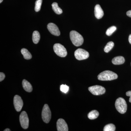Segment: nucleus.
<instances>
[{"label": "nucleus", "mask_w": 131, "mask_h": 131, "mask_svg": "<svg viewBox=\"0 0 131 131\" xmlns=\"http://www.w3.org/2000/svg\"><path fill=\"white\" fill-rule=\"evenodd\" d=\"M4 131H11V130L9 129H5L4 130Z\"/></svg>", "instance_id": "cd10ccee"}, {"label": "nucleus", "mask_w": 131, "mask_h": 131, "mask_svg": "<svg viewBox=\"0 0 131 131\" xmlns=\"http://www.w3.org/2000/svg\"><path fill=\"white\" fill-rule=\"evenodd\" d=\"M95 16L97 19H100L104 15L103 9L99 5H96L94 8Z\"/></svg>", "instance_id": "f8f14e48"}, {"label": "nucleus", "mask_w": 131, "mask_h": 131, "mask_svg": "<svg viewBox=\"0 0 131 131\" xmlns=\"http://www.w3.org/2000/svg\"><path fill=\"white\" fill-rule=\"evenodd\" d=\"M57 131H68L69 130L67 123L62 118L58 119L57 122Z\"/></svg>", "instance_id": "9d476101"}, {"label": "nucleus", "mask_w": 131, "mask_h": 131, "mask_svg": "<svg viewBox=\"0 0 131 131\" xmlns=\"http://www.w3.org/2000/svg\"><path fill=\"white\" fill-rule=\"evenodd\" d=\"M19 120L21 127L24 129H27L29 126V119L27 114L25 111H23L20 114Z\"/></svg>", "instance_id": "6e6552de"}, {"label": "nucleus", "mask_w": 131, "mask_h": 131, "mask_svg": "<svg viewBox=\"0 0 131 131\" xmlns=\"http://www.w3.org/2000/svg\"><path fill=\"white\" fill-rule=\"evenodd\" d=\"M118 75L111 71H103L98 76V80L100 81H108L116 80L118 78Z\"/></svg>", "instance_id": "f257e3e1"}, {"label": "nucleus", "mask_w": 131, "mask_h": 131, "mask_svg": "<svg viewBox=\"0 0 131 131\" xmlns=\"http://www.w3.org/2000/svg\"><path fill=\"white\" fill-rule=\"evenodd\" d=\"M125 62V59L124 57L118 56L115 57L112 60V62L115 65H120L124 64Z\"/></svg>", "instance_id": "ddd939ff"}, {"label": "nucleus", "mask_w": 131, "mask_h": 131, "mask_svg": "<svg viewBox=\"0 0 131 131\" xmlns=\"http://www.w3.org/2000/svg\"><path fill=\"white\" fill-rule=\"evenodd\" d=\"M99 113L97 110H93L91 111L88 114V117L89 119L93 120L98 118Z\"/></svg>", "instance_id": "a211bd4d"}, {"label": "nucleus", "mask_w": 131, "mask_h": 131, "mask_svg": "<svg viewBox=\"0 0 131 131\" xmlns=\"http://www.w3.org/2000/svg\"><path fill=\"white\" fill-rule=\"evenodd\" d=\"M53 48L55 53L58 56L65 57L67 56L68 53L66 49L61 44H55L54 45Z\"/></svg>", "instance_id": "39448f33"}, {"label": "nucleus", "mask_w": 131, "mask_h": 131, "mask_svg": "<svg viewBox=\"0 0 131 131\" xmlns=\"http://www.w3.org/2000/svg\"><path fill=\"white\" fill-rule=\"evenodd\" d=\"M115 106L117 111L121 114H123L126 112L127 110V105L124 98L120 97L116 100Z\"/></svg>", "instance_id": "7ed1b4c3"}, {"label": "nucleus", "mask_w": 131, "mask_h": 131, "mask_svg": "<svg viewBox=\"0 0 131 131\" xmlns=\"http://www.w3.org/2000/svg\"><path fill=\"white\" fill-rule=\"evenodd\" d=\"M60 90L64 93H67L69 90V87L66 84H62L60 86Z\"/></svg>", "instance_id": "5701e85b"}, {"label": "nucleus", "mask_w": 131, "mask_h": 131, "mask_svg": "<svg viewBox=\"0 0 131 131\" xmlns=\"http://www.w3.org/2000/svg\"><path fill=\"white\" fill-rule=\"evenodd\" d=\"M126 15L127 16L131 18V10L128 11V12H127Z\"/></svg>", "instance_id": "a878e982"}, {"label": "nucleus", "mask_w": 131, "mask_h": 131, "mask_svg": "<svg viewBox=\"0 0 131 131\" xmlns=\"http://www.w3.org/2000/svg\"><path fill=\"white\" fill-rule=\"evenodd\" d=\"M115 129H116V127L114 124H108L104 127L103 131H114L115 130Z\"/></svg>", "instance_id": "aec40b11"}, {"label": "nucleus", "mask_w": 131, "mask_h": 131, "mask_svg": "<svg viewBox=\"0 0 131 131\" xmlns=\"http://www.w3.org/2000/svg\"><path fill=\"white\" fill-rule=\"evenodd\" d=\"M74 56L77 60L81 61L88 58L89 57V54L84 49H78L75 51Z\"/></svg>", "instance_id": "423d86ee"}, {"label": "nucleus", "mask_w": 131, "mask_h": 131, "mask_svg": "<svg viewBox=\"0 0 131 131\" xmlns=\"http://www.w3.org/2000/svg\"><path fill=\"white\" fill-rule=\"evenodd\" d=\"M52 7L53 11L56 14L60 15L62 13V10L58 6V4L57 3H53L52 4Z\"/></svg>", "instance_id": "2eb2a0df"}, {"label": "nucleus", "mask_w": 131, "mask_h": 131, "mask_svg": "<svg viewBox=\"0 0 131 131\" xmlns=\"http://www.w3.org/2000/svg\"><path fill=\"white\" fill-rule=\"evenodd\" d=\"M129 41L130 43L131 44V34L129 36Z\"/></svg>", "instance_id": "bb28decb"}, {"label": "nucleus", "mask_w": 131, "mask_h": 131, "mask_svg": "<svg viewBox=\"0 0 131 131\" xmlns=\"http://www.w3.org/2000/svg\"><path fill=\"white\" fill-rule=\"evenodd\" d=\"M21 52L25 59L29 60L32 58L31 54L28 51L27 49L23 48L21 49Z\"/></svg>", "instance_id": "f3484780"}, {"label": "nucleus", "mask_w": 131, "mask_h": 131, "mask_svg": "<svg viewBox=\"0 0 131 131\" xmlns=\"http://www.w3.org/2000/svg\"><path fill=\"white\" fill-rule=\"evenodd\" d=\"M42 117L43 121L48 124L51 119V113L50 108L47 104H45L42 109Z\"/></svg>", "instance_id": "20e7f679"}, {"label": "nucleus", "mask_w": 131, "mask_h": 131, "mask_svg": "<svg viewBox=\"0 0 131 131\" xmlns=\"http://www.w3.org/2000/svg\"><path fill=\"white\" fill-rule=\"evenodd\" d=\"M114 46V43L113 42H108L104 48V51L106 53L109 52L113 49Z\"/></svg>", "instance_id": "6ab92c4d"}, {"label": "nucleus", "mask_w": 131, "mask_h": 131, "mask_svg": "<svg viewBox=\"0 0 131 131\" xmlns=\"http://www.w3.org/2000/svg\"><path fill=\"white\" fill-rule=\"evenodd\" d=\"M126 95L127 96H130V98H129V101L130 103H131V91H127L126 93Z\"/></svg>", "instance_id": "393cba45"}, {"label": "nucleus", "mask_w": 131, "mask_h": 131, "mask_svg": "<svg viewBox=\"0 0 131 131\" xmlns=\"http://www.w3.org/2000/svg\"><path fill=\"white\" fill-rule=\"evenodd\" d=\"M117 28L115 26H113L108 28L106 31V34L107 36H110L115 31H116Z\"/></svg>", "instance_id": "4be33fe9"}, {"label": "nucleus", "mask_w": 131, "mask_h": 131, "mask_svg": "<svg viewBox=\"0 0 131 131\" xmlns=\"http://www.w3.org/2000/svg\"><path fill=\"white\" fill-rule=\"evenodd\" d=\"M3 1V0H0V3H1Z\"/></svg>", "instance_id": "c85d7f7f"}, {"label": "nucleus", "mask_w": 131, "mask_h": 131, "mask_svg": "<svg viewBox=\"0 0 131 131\" xmlns=\"http://www.w3.org/2000/svg\"><path fill=\"white\" fill-rule=\"evenodd\" d=\"M42 0H37L35 2V10L36 12H38L40 11L42 5Z\"/></svg>", "instance_id": "412c9836"}, {"label": "nucleus", "mask_w": 131, "mask_h": 131, "mask_svg": "<svg viewBox=\"0 0 131 131\" xmlns=\"http://www.w3.org/2000/svg\"><path fill=\"white\" fill-rule=\"evenodd\" d=\"M47 29L49 32L52 35L59 36L60 35V32L59 29L56 25L53 23H49L47 26Z\"/></svg>", "instance_id": "9b49d317"}, {"label": "nucleus", "mask_w": 131, "mask_h": 131, "mask_svg": "<svg viewBox=\"0 0 131 131\" xmlns=\"http://www.w3.org/2000/svg\"><path fill=\"white\" fill-rule=\"evenodd\" d=\"M40 39V35L37 31H35L32 34V41L35 44H37Z\"/></svg>", "instance_id": "dca6fc26"}, {"label": "nucleus", "mask_w": 131, "mask_h": 131, "mask_svg": "<svg viewBox=\"0 0 131 131\" xmlns=\"http://www.w3.org/2000/svg\"><path fill=\"white\" fill-rule=\"evenodd\" d=\"M70 38L73 44L76 46H80L83 43L84 39L81 34L75 31H72L70 34Z\"/></svg>", "instance_id": "f03ea898"}, {"label": "nucleus", "mask_w": 131, "mask_h": 131, "mask_svg": "<svg viewBox=\"0 0 131 131\" xmlns=\"http://www.w3.org/2000/svg\"><path fill=\"white\" fill-rule=\"evenodd\" d=\"M89 90L94 95H99L103 94L105 93V89L104 87L99 85H95L90 87Z\"/></svg>", "instance_id": "0eeeda50"}, {"label": "nucleus", "mask_w": 131, "mask_h": 131, "mask_svg": "<svg viewBox=\"0 0 131 131\" xmlns=\"http://www.w3.org/2000/svg\"></svg>", "instance_id": "c756f323"}, {"label": "nucleus", "mask_w": 131, "mask_h": 131, "mask_svg": "<svg viewBox=\"0 0 131 131\" xmlns=\"http://www.w3.org/2000/svg\"><path fill=\"white\" fill-rule=\"evenodd\" d=\"M14 104L16 111L18 112H20L24 105L23 101L20 96L18 95H16L14 96Z\"/></svg>", "instance_id": "1a4fd4ad"}, {"label": "nucleus", "mask_w": 131, "mask_h": 131, "mask_svg": "<svg viewBox=\"0 0 131 131\" xmlns=\"http://www.w3.org/2000/svg\"><path fill=\"white\" fill-rule=\"evenodd\" d=\"M22 85L24 89L27 92H32V87L30 82L25 80H23L22 81Z\"/></svg>", "instance_id": "4468645a"}, {"label": "nucleus", "mask_w": 131, "mask_h": 131, "mask_svg": "<svg viewBox=\"0 0 131 131\" xmlns=\"http://www.w3.org/2000/svg\"><path fill=\"white\" fill-rule=\"evenodd\" d=\"M5 74L2 72H1L0 73V81L2 82L5 79Z\"/></svg>", "instance_id": "b1692460"}]
</instances>
